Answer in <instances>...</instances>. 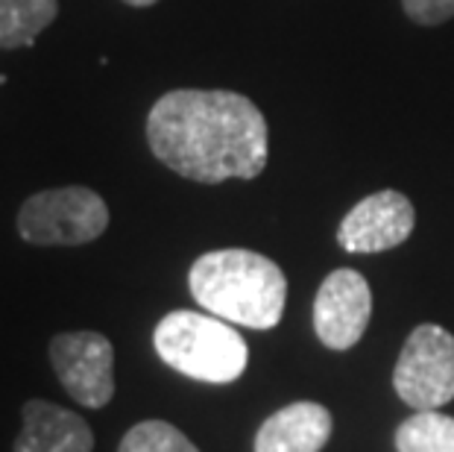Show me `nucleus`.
<instances>
[{
  "mask_svg": "<svg viewBox=\"0 0 454 452\" xmlns=\"http://www.w3.org/2000/svg\"><path fill=\"white\" fill-rule=\"evenodd\" d=\"M150 150L179 177L217 186L267 168L270 132L258 106L226 89H176L147 115Z\"/></svg>",
  "mask_w": 454,
  "mask_h": 452,
  "instance_id": "obj_1",
  "label": "nucleus"
},
{
  "mask_svg": "<svg viewBox=\"0 0 454 452\" xmlns=\"http://www.w3.org/2000/svg\"><path fill=\"white\" fill-rule=\"evenodd\" d=\"M188 285L206 312L249 329H273L285 314L287 279L253 250H211L191 265Z\"/></svg>",
  "mask_w": 454,
  "mask_h": 452,
  "instance_id": "obj_2",
  "label": "nucleus"
},
{
  "mask_svg": "<svg viewBox=\"0 0 454 452\" xmlns=\"http://www.w3.org/2000/svg\"><path fill=\"white\" fill-rule=\"evenodd\" d=\"M153 347L168 368L182 377L229 385L249 364V347L235 326L217 314L170 312L153 332Z\"/></svg>",
  "mask_w": 454,
  "mask_h": 452,
  "instance_id": "obj_3",
  "label": "nucleus"
},
{
  "mask_svg": "<svg viewBox=\"0 0 454 452\" xmlns=\"http://www.w3.org/2000/svg\"><path fill=\"white\" fill-rule=\"evenodd\" d=\"M109 226V206L85 186L47 188L18 211V233L38 247H80L100 238Z\"/></svg>",
  "mask_w": 454,
  "mask_h": 452,
  "instance_id": "obj_4",
  "label": "nucleus"
},
{
  "mask_svg": "<svg viewBox=\"0 0 454 452\" xmlns=\"http://www.w3.org/2000/svg\"><path fill=\"white\" fill-rule=\"evenodd\" d=\"M393 388L417 411L442 408L454 400V335L437 323L417 326L393 370Z\"/></svg>",
  "mask_w": 454,
  "mask_h": 452,
  "instance_id": "obj_5",
  "label": "nucleus"
},
{
  "mask_svg": "<svg viewBox=\"0 0 454 452\" xmlns=\"http://www.w3.org/2000/svg\"><path fill=\"white\" fill-rule=\"evenodd\" d=\"M51 361L62 388L85 408L114 397V347L100 332H62L51 341Z\"/></svg>",
  "mask_w": 454,
  "mask_h": 452,
  "instance_id": "obj_6",
  "label": "nucleus"
},
{
  "mask_svg": "<svg viewBox=\"0 0 454 452\" xmlns=\"http://www.w3.org/2000/svg\"><path fill=\"white\" fill-rule=\"evenodd\" d=\"M372 314V291L366 279L352 271L328 274L314 300V332L328 350H352L364 338Z\"/></svg>",
  "mask_w": 454,
  "mask_h": 452,
  "instance_id": "obj_7",
  "label": "nucleus"
},
{
  "mask_svg": "<svg viewBox=\"0 0 454 452\" xmlns=\"http://www.w3.org/2000/svg\"><path fill=\"white\" fill-rule=\"evenodd\" d=\"M417 224L413 203L402 191L384 188L364 197L337 226V242L346 253H384L408 242Z\"/></svg>",
  "mask_w": 454,
  "mask_h": 452,
  "instance_id": "obj_8",
  "label": "nucleus"
},
{
  "mask_svg": "<svg viewBox=\"0 0 454 452\" xmlns=\"http://www.w3.org/2000/svg\"><path fill=\"white\" fill-rule=\"evenodd\" d=\"M24 426L12 452H91L94 432L76 411L47 400H27L21 408Z\"/></svg>",
  "mask_w": 454,
  "mask_h": 452,
  "instance_id": "obj_9",
  "label": "nucleus"
},
{
  "mask_svg": "<svg viewBox=\"0 0 454 452\" xmlns=\"http://www.w3.org/2000/svg\"><path fill=\"white\" fill-rule=\"evenodd\" d=\"M332 426V411L320 402H291L261 423L255 452H320Z\"/></svg>",
  "mask_w": 454,
  "mask_h": 452,
  "instance_id": "obj_10",
  "label": "nucleus"
},
{
  "mask_svg": "<svg viewBox=\"0 0 454 452\" xmlns=\"http://www.w3.org/2000/svg\"><path fill=\"white\" fill-rule=\"evenodd\" d=\"M56 15V0H0V51L33 47L38 33L47 30Z\"/></svg>",
  "mask_w": 454,
  "mask_h": 452,
  "instance_id": "obj_11",
  "label": "nucleus"
},
{
  "mask_svg": "<svg viewBox=\"0 0 454 452\" xmlns=\"http://www.w3.org/2000/svg\"><path fill=\"white\" fill-rule=\"evenodd\" d=\"M399 452H454V417L434 411H417L395 429Z\"/></svg>",
  "mask_w": 454,
  "mask_h": 452,
  "instance_id": "obj_12",
  "label": "nucleus"
},
{
  "mask_svg": "<svg viewBox=\"0 0 454 452\" xmlns=\"http://www.w3.org/2000/svg\"><path fill=\"white\" fill-rule=\"evenodd\" d=\"M118 452H200L185 432L164 420H144L123 435Z\"/></svg>",
  "mask_w": 454,
  "mask_h": 452,
  "instance_id": "obj_13",
  "label": "nucleus"
},
{
  "mask_svg": "<svg viewBox=\"0 0 454 452\" xmlns=\"http://www.w3.org/2000/svg\"><path fill=\"white\" fill-rule=\"evenodd\" d=\"M404 12L417 24L437 27L454 18V0H402Z\"/></svg>",
  "mask_w": 454,
  "mask_h": 452,
  "instance_id": "obj_14",
  "label": "nucleus"
},
{
  "mask_svg": "<svg viewBox=\"0 0 454 452\" xmlns=\"http://www.w3.org/2000/svg\"><path fill=\"white\" fill-rule=\"evenodd\" d=\"M123 4H129V6H153V4H159V0H123Z\"/></svg>",
  "mask_w": 454,
  "mask_h": 452,
  "instance_id": "obj_15",
  "label": "nucleus"
}]
</instances>
